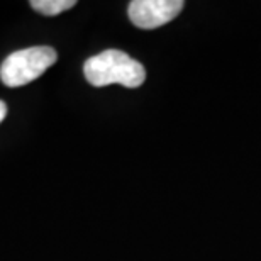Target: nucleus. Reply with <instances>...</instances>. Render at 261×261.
Wrapping results in <instances>:
<instances>
[{"label":"nucleus","instance_id":"f257e3e1","mask_svg":"<svg viewBox=\"0 0 261 261\" xmlns=\"http://www.w3.org/2000/svg\"><path fill=\"white\" fill-rule=\"evenodd\" d=\"M87 82L93 87H107L119 83L127 88H138L146 80V70L138 60L119 49H106L83 65Z\"/></svg>","mask_w":261,"mask_h":261},{"label":"nucleus","instance_id":"f03ea898","mask_svg":"<svg viewBox=\"0 0 261 261\" xmlns=\"http://www.w3.org/2000/svg\"><path fill=\"white\" fill-rule=\"evenodd\" d=\"M56 60L58 53L51 46H33L14 51L0 66V80L9 88L28 85L38 80L49 66L56 63Z\"/></svg>","mask_w":261,"mask_h":261},{"label":"nucleus","instance_id":"7ed1b4c3","mask_svg":"<svg viewBox=\"0 0 261 261\" xmlns=\"http://www.w3.org/2000/svg\"><path fill=\"white\" fill-rule=\"evenodd\" d=\"M185 2L181 0H133L127 14L136 28L156 29L171 22L181 12Z\"/></svg>","mask_w":261,"mask_h":261},{"label":"nucleus","instance_id":"20e7f679","mask_svg":"<svg viewBox=\"0 0 261 261\" xmlns=\"http://www.w3.org/2000/svg\"><path fill=\"white\" fill-rule=\"evenodd\" d=\"M29 5L43 15H58L75 7V0H31Z\"/></svg>","mask_w":261,"mask_h":261},{"label":"nucleus","instance_id":"39448f33","mask_svg":"<svg viewBox=\"0 0 261 261\" xmlns=\"http://www.w3.org/2000/svg\"><path fill=\"white\" fill-rule=\"evenodd\" d=\"M5 116H7V106H5V102L0 100V122L4 121Z\"/></svg>","mask_w":261,"mask_h":261}]
</instances>
